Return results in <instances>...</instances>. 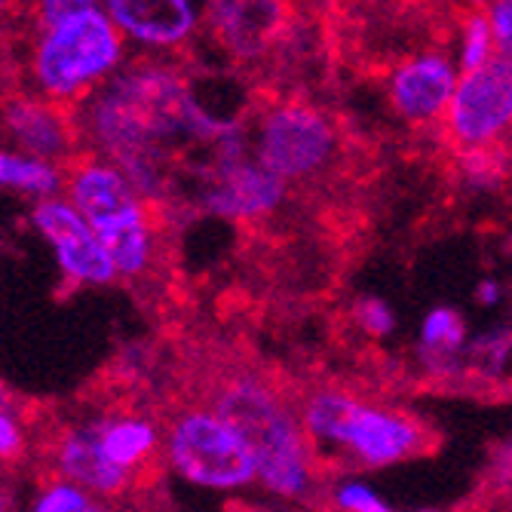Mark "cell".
Wrapping results in <instances>:
<instances>
[{"label":"cell","mask_w":512,"mask_h":512,"mask_svg":"<svg viewBox=\"0 0 512 512\" xmlns=\"http://www.w3.org/2000/svg\"><path fill=\"white\" fill-rule=\"evenodd\" d=\"M123 40V28L102 10H89L56 28L37 31L31 43V77L40 99L65 108L86 99L117 68Z\"/></svg>","instance_id":"1"},{"label":"cell","mask_w":512,"mask_h":512,"mask_svg":"<svg viewBox=\"0 0 512 512\" xmlns=\"http://www.w3.org/2000/svg\"><path fill=\"white\" fill-rule=\"evenodd\" d=\"M215 411L249 445L258 479L283 497H295L307 488V445L295 417L261 384L240 378L218 393Z\"/></svg>","instance_id":"2"},{"label":"cell","mask_w":512,"mask_h":512,"mask_svg":"<svg viewBox=\"0 0 512 512\" xmlns=\"http://www.w3.org/2000/svg\"><path fill=\"white\" fill-rule=\"evenodd\" d=\"M68 197L108 249L120 276H138L151 261V224L126 175L102 160L68 166Z\"/></svg>","instance_id":"3"},{"label":"cell","mask_w":512,"mask_h":512,"mask_svg":"<svg viewBox=\"0 0 512 512\" xmlns=\"http://www.w3.org/2000/svg\"><path fill=\"white\" fill-rule=\"evenodd\" d=\"M304 433L319 445L341 448L362 467H390L414 457L427 442V433L411 417L341 393H316L307 402Z\"/></svg>","instance_id":"4"},{"label":"cell","mask_w":512,"mask_h":512,"mask_svg":"<svg viewBox=\"0 0 512 512\" xmlns=\"http://www.w3.org/2000/svg\"><path fill=\"white\" fill-rule=\"evenodd\" d=\"M341 151L338 126L307 102H276L261 114L255 160L283 181L322 175Z\"/></svg>","instance_id":"5"},{"label":"cell","mask_w":512,"mask_h":512,"mask_svg":"<svg viewBox=\"0 0 512 512\" xmlns=\"http://www.w3.org/2000/svg\"><path fill=\"white\" fill-rule=\"evenodd\" d=\"M169 463L194 485L240 488L258 479V463L240 433L218 411L181 414L166 439Z\"/></svg>","instance_id":"6"},{"label":"cell","mask_w":512,"mask_h":512,"mask_svg":"<svg viewBox=\"0 0 512 512\" xmlns=\"http://www.w3.org/2000/svg\"><path fill=\"white\" fill-rule=\"evenodd\" d=\"M442 123L454 148L488 151L512 126V62L497 53L479 71L463 74Z\"/></svg>","instance_id":"7"},{"label":"cell","mask_w":512,"mask_h":512,"mask_svg":"<svg viewBox=\"0 0 512 512\" xmlns=\"http://www.w3.org/2000/svg\"><path fill=\"white\" fill-rule=\"evenodd\" d=\"M206 31L215 46L240 62L258 65L289 43L295 28L292 0H206Z\"/></svg>","instance_id":"8"},{"label":"cell","mask_w":512,"mask_h":512,"mask_svg":"<svg viewBox=\"0 0 512 512\" xmlns=\"http://www.w3.org/2000/svg\"><path fill=\"white\" fill-rule=\"evenodd\" d=\"M31 218L40 234L53 243L59 267L74 283L102 286L120 276L96 230L89 227V221L74 209L71 200H40Z\"/></svg>","instance_id":"9"},{"label":"cell","mask_w":512,"mask_h":512,"mask_svg":"<svg viewBox=\"0 0 512 512\" xmlns=\"http://www.w3.org/2000/svg\"><path fill=\"white\" fill-rule=\"evenodd\" d=\"M454 68L445 56L424 53L396 65L390 80L393 108L414 126L445 120L454 99Z\"/></svg>","instance_id":"10"},{"label":"cell","mask_w":512,"mask_h":512,"mask_svg":"<svg viewBox=\"0 0 512 512\" xmlns=\"http://www.w3.org/2000/svg\"><path fill=\"white\" fill-rule=\"evenodd\" d=\"M283 188H286L283 178H276L258 160H246L240 148L230 142L221 157L218 181L209 191V203L221 215L252 218L270 212L279 203V197H283Z\"/></svg>","instance_id":"11"},{"label":"cell","mask_w":512,"mask_h":512,"mask_svg":"<svg viewBox=\"0 0 512 512\" xmlns=\"http://www.w3.org/2000/svg\"><path fill=\"white\" fill-rule=\"evenodd\" d=\"M7 126L19 142V154L46 163H65L77 142L68 108L50 99L13 96L7 105Z\"/></svg>","instance_id":"12"},{"label":"cell","mask_w":512,"mask_h":512,"mask_svg":"<svg viewBox=\"0 0 512 512\" xmlns=\"http://www.w3.org/2000/svg\"><path fill=\"white\" fill-rule=\"evenodd\" d=\"M105 4L123 34L157 50L181 46L197 28L194 0H105Z\"/></svg>","instance_id":"13"},{"label":"cell","mask_w":512,"mask_h":512,"mask_svg":"<svg viewBox=\"0 0 512 512\" xmlns=\"http://www.w3.org/2000/svg\"><path fill=\"white\" fill-rule=\"evenodd\" d=\"M59 470L65 482L92 494H120L129 485V470L108 454L99 427L65 433L59 445Z\"/></svg>","instance_id":"14"},{"label":"cell","mask_w":512,"mask_h":512,"mask_svg":"<svg viewBox=\"0 0 512 512\" xmlns=\"http://www.w3.org/2000/svg\"><path fill=\"white\" fill-rule=\"evenodd\" d=\"M99 430H102V442L108 454L126 470H132L135 463H142L157 445L154 427L142 421V417H120V421L99 424Z\"/></svg>","instance_id":"15"},{"label":"cell","mask_w":512,"mask_h":512,"mask_svg":"<svg viewBox=\"0 0 512 512\" xmlns=\"http://www.w3.org/2000/svg\"><path fill=\"white\" fill-rule=\"evenodd\" d=\"M0 175H4L7 188H19L25 194L43 197V200H53L50 194H56L62 184L56 163H46V160L28 157V154H10V151L4 154V160H0Z\"/></svg>","instance_id":"16"},{"label":"cell","mask_w":512,"mask_h":512,"mask_svg":"<svg viewBox=\"0 0 512 512\" xmlns=\"http://www.w3.org/2000/svg\"><path fill=\"white\" fill-rule=\"evenodd\" d=\"M460 22H463V74H470L497 56L494 53L497 43H494L488 7H467L460 16Z\"/></svg>","instance_id":"17"},{"label":"cell","mask_w":512,"mask_h":512,"mask_svg":"<svg viewBox=\"0 0 512 512\" xmlns=\"http://www.w3.org/2000/svg\"><path fill=\"white\" fill-rule=\"evenodd\" d=\"M463 344V322L454 310L439 307L427 316L424 322V347L433 350L436 356L454 353Z\"/></svg>","instance_id":"18"},{"label":"cell","mask_w":512,"mask_h":512,"mask_svg":"<svg viewBox=\"0 0 512 512\" xmlns=\"http://www.w3.org/2000/svg\"><path fill=\"white\" fill-rule=\"evenodd\" d=\"M34 512H111V509L99 506L83 488H77L71 482H59L40 494Z\"/></svg>","instance_id":"19"},{"label":"cell","mask_w":512,"mask_h":512,"mask_svg":"<svg viewBox=\"0 0 512 512\" xmlns=\"http://www.w3.org/2000/svg\"><path fill=\"white\" fill-rule=\"evenodd\" d=\"M89 10H99V0H40L34 16H31V37L37 31H46V28H56L62 25L65 19H74L80 13H89Z\"/></svg>","instance_id":"20"},{"label":"cell","mask_w":512,"mask_h":512,"mask_svg":"<svg viewBox=\"0 0 512 512\" xmlns=\"http://www.w3.org/2000/svg\"><path fill=\"white\" fill-rule=\"evenodd\" d=\"M485 7H488V16H491L497 53L512 62V0H488Z\"/></svg>","instance_id":"21"},{"label":"cell","mask_w":512,"mask_h":512,"mask_svg":"<svg viewBox=\"0 0 512 512\" xmlns=\"http://www.w3.org/2000/svg\"><path fill=\"white\" fill-rule=\"evenodd\" d=\"M338 506L344 512H390L375 494H371L368 488L362 485H347L338 491Z\"/></svg>","instance_id":"22"},{"label":"cell","mask_w":512,"mask_h":512,"mask_svg":"<svg viewBox=\"0 0 512 512\" xmlns=\"http://www.w3.org/2000/svg\"><path fill=\"white\" fill-rule=\"evenodd\" d=\"M359 322L365 325L371 335H387L393 329V313H390L387 304L371 298V301H362L359 304Z\"/></svg>","instance_id":"23"},{"label":"cell","mask_w":512,"mask_h":512,"mask_svg":"<svg viewBox=\"0 0 512 512\" xmlns=\"http://www.w3.org/2000/svg\"><path fill=\"white\" fill-rule=\"evenodd\" d=\"M0 448H4V457L7 460L22 448V433H19L16 417L10 411H4V417H0Z\"/></svg>","instance_id":"24"},{"label":"cell","mask_w":512,"mask_h":512,"mask_svg":"<svg viewBox=\"0 0 512 512\" xmlns=\"http://www.w3.org/2000/svg\"><path fill=\"white\" fill-rule=\"evenodd\" d=\"M7 4V16H10V22L13 19H19V25H31V16H34V10H37V4L40 0H4Z\"/></svg>","instance_id":"25"},{"label":"cell","mask_w":512,"mask_h":512,"mask_svg":"<svg viewBox=\"0 0 512 512\" xmlns=\"http://www.w3.org/2000/svg\"><path fill=\"white\" fill-rule=\"evenodd\" d=\"M479 301H482V304H494V301H497V286H494V283H485V286L479 289Z\"/></svg>","instance_id":"26"},{"label":"cell","mask_w":512,"mask_h":512,"mask_svg":"<svg viewBox=\"0 0 512 512\" xmlns=\"http://www.w3.org/2000/svg\"><path fill=\"white\" fill-rule=\"evenodd\" d=\"M295 7H316V4H322V0H292Z\"/></svg>","instance_id":"27"}]
</instances>
